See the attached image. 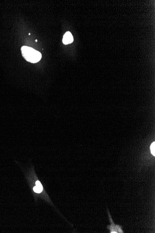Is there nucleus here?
<instances>
[{
  "label": "nucleus",
  "mask_w": 155,
  "mask_h": 233,
  "mask_svg": "<svg viewBox=\"0 0 155 233\" xmlns=\"http://www.w3.org/2000/svg\"><path fill=\"white\" fill-rule=\"evenodd\" d=\"M22 56L26 61L31 63L38 62L41 58V54L34 48L28 46H23L21 48Z\"/></svg>",
  "instance_id": "nucleus-1"
},
{
  "label": "nucleus",
  "mask_w": 155,
  "mask_h": 233,
  "mask_svg": "<svg viewBox=\"0 0 155 233\" xmlns=\"http://www.w3.org/2000/svg\"><path fill=\"white\" fill-rule=\"evenodd\" d=\"M42 190H43V187H38L36 186L34 187V192H36V193H40L41 192Z\"/></svg>",
  "instance_id": "nucleus-5"
},
{
  "label": "nucleus",
  "mask_w": 155,
  "mask_h": 233,
  "mask_svg": "<svg viewBox=\"0 0 155 233\" xmlns=\"http://www.w3.org/2000/svg\"><path fill=\"white\" fill-rule=\"evenodd\" d=\"M150 151L151 153L152 154L153 156H155V142H153L150 147Z\"/></svg>",
  "instance_id": "nucleus-4"
},
{
  "label": "nucleus",
  "mask_w": 155,
  "mask_h": 233,
  "mask_svg": "<svg viewBox=\"0 0 155 233\" xmlns=\"http://www.w3.org/2000/svg\"><path fill=\"white\" fill-rule=\"evenodd\" d=\"M109 214L110 220V221H111L110 222H111L112 224H111L110 226H108L107 227H108V228L110 229V231H111V233H124V232H123V231L121 229V227H120V226H119V225H117L114 224V223H113L112 219L111 218V216H110V214Z\"/></svg>",
  "instance_id": "nucleus-2"
},
{
  "label": "nucleus",
  "mask_w": 155,
  "mask_h": 233,
  "mask_svg": "<svg viewBox=\"0 0 155 233\" xmlns=\"http://www.w3.org/2000/svg\"><path fill=\"white\" fill-rule=\"evenodd\" d=\"M35 41H36V42H37V40H35Z\"/></svg>",
  "instance_id": "nucleus-7"
},
{
  "label": "nucleus",
  "mask_w": 155,
  "mask_h": 233,
  "mask_svg": "<svg viewBox=\"0 0 155 233\" xmlns=\"http://www.w3.org/2000/svg\"><path fill=\"white\" fill-rule=\"evenodd\" d=\"M74 41V38L70 32H67L64 35L63 38V42L64 44L67 45L71 44Z\"/></svg>",
  "instance_id": "nucleus-3"
},
{
  "label": "nucleus",
  "mask_w": 155,
  "mask_h": 233,
  "mask_svg": "<svg viewBox=\"0 0 155 233\" xmlns=\"http://www.w3.org/2000/svg\"><path fill=\"white\" fill-rule=\"evenodd\" d=\"M36 186L38 187H42V185L41 184V183L39 181H36Z\"/></svg>",
  "instance_id": "nucleus-6"
}]
</instances>
